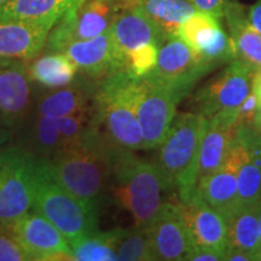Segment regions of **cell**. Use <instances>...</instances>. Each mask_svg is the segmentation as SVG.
Masks as SVG:
<instances>
[{
	"instance_id": "cell-22",
	"label": "cell",
	"mask_w": 261,
	"mask_h": 261,
	"mask_svg": "<svg viewBox=\"0 0 261 261\" xmlns=\"http://www.w3.org/2000/svg\"><path fill=\"white\" fill-rule=\"evenodd\" d=\"M234 120L236 114H217L205 117L204 132L198 152V180L223 165L236 132Z\"/></svg>"
},
{
	"instance_id": "cell-7",
	"label": "cell",
	"mask_w": 261,
	"mask_h": 261,
	"mask_svg": "<svg viewBox=\"0 0 261 261\" xmlns=\"http://www.w3.org/2000/svg\"><path fill=\"white\" fill-rule=\"evenodd\" d=\"M35 159L19 145L0 148V223H12L33 208Z\"/></svg>"
},
{
	"instance_id": "cell-28",
	"label": "cell",
	"mask_w": 261,
	"mask_h": 261,
	"mask_svg": "<svg viewBox=\"0 0 261 261\" xmlns=\"http://www.w3.org/2000/svg\"><path fill=\"white\" fill-rule=\"evenodd\" d=\"M34 83L45 89H56L71 83L79 74L76 64L62 52H46L28 64Z\"/></svg>"
},
{
	"instance_id": "cell-17",
	"label": "cell",
	"mask_w": 261,
	"mask_h": 261,
	"mask_svg": "<svg viewBox=\"0 0 261 261\" xmlns=\"http://www.w3.org/2000/svg\"><path fill=\"white\" fill-rule=\"evenodd\" d=\"M98 80L79 73L65 86L35 92L31 114L62 117L92 106Z\"/></svg>"
},
{
	"instance_id": "cell-12",
	"label": "cell",
	"mask_w": 261,
	"mask_h": 261,
	"mask_svg": "<svg viewBox=\"0 0 261 261\" xmlns=\"http://www.w3.org/2000/svg\"><path fill=\"white\" fill-rule=\"evenodd\" d=\"M211 73L185 41L179 37L166 39L154 69L145 76L188 96L204 75Z\"/></svg>"
},
{
	"instance_id": "cell-32",
	"label": "cell",
	"mask_w": 261,
	"mask_h": 261,
	"mask_svg": "<svg viewBox=\"0 0 261 261\" xmlns=\"http://www.w3.org/2000/svg\"><path fill=\"white\" fill-rule=\"evenodd\" d=\"M0 261H32L8 224L0 223Z\"/></svg>"
},
{
	"instance_id": "cell-35",
	"label": "cell",
	"mask_w": 261,
	"mask_h": 261,
	"mask_svg": "<svg viewBox=\"0 0 261 261\" xmlns=\"http://www.w3.org/2000/svg\"><path fill=\"white\" fill-rule=\"evenodd\" d=\"M223 254L200 247H191L184 261H223Z\"/></svg>"
},
{
	"instance_id": "cell-19",
	"label": "cell",
	"mask_w": 261,
	"mask_h": 261,
	"mask_svg": "<svg viewBox=\"0 0 261 261\" xmlns=\"http://www.w3.org/2000/svg\"><path fill=\"white\" fill-rule=\"evenodd\" d=\"M234 140L241 162L238 167V208L257 203L261 197V136L252 126L236 127Z\"/></svg>"
},
{
	"instance_id": "cell-20",
	"label": "cell",
	"mask_w": 261,
	"mask_h": 261,
	"mask_svg": "<svg viewBox=\"0 0 261 261\" xmlns=\"http://www.w3.org/2000/svg\"><path fill=\"white\" fill-rule=\"evenodd\" d=\"M55 24L35 22H0V58L31 61L45 48Z\"/></svg>"
},
{
	"instance_id": "cell-26",
	"label": "cell",
	"mask_w": 261,
	"mask_h": 261,
	"mask_svg": "<svg viewBox=\"0 0 261 261\" xmlns=\"http://www.w3.org/2000/svg\"><path fill=\"white\" fill-rule=\"evenodd\" d=\"M227 224V247L242 250L260 260V220L259 202L238 208Z\"/></svg>"
},
{
	"instance_id": "cell-18",
	"label": "cell",
	"mask_w": 261,
	"mask_h": 261,
	"mask_svg": "<svg viewBox=\"0 0 261 261\" xmlns=\"http://www.w3.org/2000/svg\"><path fill=\"white\" fill-rule=\"evenodd\" d=\"M178 204L190 232L192 247L214 250L224 256L227 247V224L223 214L197 197L188 203L178 202Z\"/></svg>"
},
{
	"instance_id": "cell-21",
	"label": "cell",
	"mask_w": 261,
	"mask_h": 261,
	"mask_svg": "<svg viewBox=\"0 0 261 261\" xmlns=\"http://www.w3.org/2000/svg\"><path fill=\"white\" fill-rule=\"evenodd\" d=\"M76 64L79 73L99 80L117 70L110 31L86 40H74L60 51Z\"/></svg>"
},
{
	"instance_id": "cell-40",
	"label": "cell",
	"mask_w": 261,
	"mask_h": 261,
	"mask_svg": "<svg viewBox=\"0 0 261 261\" xmlns=\"http://www.w3.org/2000/svg\"><path fill=\"white\" fill-rule=\"evenodd\" d=\"M252 127L261 136V112H260V110H257V113H256V115H255V119H254V122H253V126Z\"/></svg>"
},
{
	"instance_id": "cell-33",
	"label": "cell",
	"mask_w": 261,
	"mask_h": 261,
	"mask_svg": "<svg viewBox=\"0 0 261 261\" xmlns=\"http://www.w3.org/2000/svg\"><path fill=\"white\" fill-rule=\"evenodd\" d=\"M257 108H259V100L255 96V93L250 92L248 94L243 103L238 107L236 112V120H234V126H253L254 119L257 113Z\"/></svg>"
},
{
	"instance_id": "cell-6",
	"label": "cell",
	"mask_w": 261,
	"mask_h": 261,
	"mask_svg": "<svg viewBox=\"0 0 261 261\" xmlns=\"http://www.w3.org/2000/svg\"><path fill=\"white\" fill-rule=\"evenodd\" d=\"M136 114L143 135V150L156 149L165 140L185 94L148 76L133 83Z\"/></svg>"
},
{
	"instance_id": "cell-37",
	"label": "cell",
	"mask_w": 261,
	"mask_h": 261,
	"mask_svg": "<svg viewBox=\"0 0 261 261\" xmlns=\"http://www.w3.org/2000/svg\"><path fill=\"white\" fill-rule=\"evenodd\" d=\"M224 261H254V257L242 250L226 248L224 252Z\"/></svg>"
},
{
	"instance_id": "cell-10",
	"label": "cell",
	"mask_w": 261,
	"mask_h": 261,
	"mask_svg": "<svg viewBox=\"0 0 261 261\" xmlns=\"http://www.w3.org/2000/svg\"><path fill=\"white\" fill-rule=\"evenodd\" d=\"M192 48L201 63L211 71L237 60L236 50L220 18L197 11L179 28L178 35Z\"/></svg>"
},
{
	"instance_id": "cell-8",
	"label": "cell",
	"mask_w": 261,
	"mask_h": 261,
	"mask_svg": "<svg viewBox=\"0 0 261 261\" xmlns=\"http://www.w3.org/2000/svg\"><path fill=\"white\" fill-rule=\"evenodd\" d=\"M120 11L117 0H81L51 28L45 50L60 52L68 42L103 34L109 31Z\"/></svg>"
},
{
	"instance_id": "cell-23",
	"label": "cell",
	"mask_w": 261,
	"mask_h": 261,
	"mask_svg": "<svg viewBox=\"0 0 261 261\" xmlns=\"http://www.w3.org/2000/svg\"><path fill=\"white\" fill-rule=\"evenodd\" d=\"M227 33L232 39L237 60L254 69L261 68V34L249 23L247 12L237 2L227 0L224 11Z\"/></svg>"
},
{
	"instance_id": "cell-41",
	"label": "cell",
	"mask_w": 261,
	"mask_h": 261,
	"mask_svg": "<svg viewBox=\"0 0 261 261\" xmlns=\"http://www.w3.org/2000/svg\"><path fill=\"white\" fill-rule=\"evenodd\" d=\"M259 220H260V260H261V197L259 200Z\"/></svg>"
},
{
	"instance_id": "cell-3",
	"label": "cell",
	"mask_w": 261,
	"mask_h": 261,
	"mask_svg": "<svg viewBox=\"0 0 261 261\" xmlns=\"http://www.w3.org/2000/svg\"><path fill=\"white\" fill-rule=\"evenodd\" d=\"M135 77L126 69L98 80L93 97V123L114 146L143 150V135L133 97Z\"/></svg>"
},
{
	"instance_id": "cell-13",
	"label": "cell",
	"mask_w": 261,
	"mask_h": 261,
	"mask_svg": "<svg viewBox=\"0 0 261 261\" xmlns=\"http://www.w3.org/2000/svg\"><path fill=\"white\" fill-rule=\"evenodd\" d=\"M33 260H73L71 246L58 228L32 210L8 224Z\"/></svg>"
},
{
	"instance_id": "cell-36",
	"label": "cell",
	"mask_w": 261,
	"mask_h": 261,
	"mask_svg": "<svg viewBox=\"0 0 261 261\" xmlns=\"http://www.w3.org/2000/svg\"><path fill=\"white\" fill-rule=\"evenodd\" d=\"M247 18L249 23L261 34V0H256L250 6L247 12Z\"/></svg>"
},
{
	"instance_id": "cell-15",
	"label": "cell",
	"mask_w": 261,
	"mask_h": 261,
	"mask_svg": "<svg viewBox=\"0 0 261 261\" xmlns=\"http://www.w3.org/2000/svg\"><path fill=\"white\" fill-rule=\"evenodd\" d=\"M240 162V148L233 138L223 165L202 177L196 187L194 197L210 204L223 214L225 219L238 210L237 174Z\"/></svg>"
},
{
	"instance_id": "cell-30",
	"label": "cell",
	"mask_w": 261,
	"mask_h": 261,
	"mask_svg": "<svg viewBox=\"0 0 261 261\" xmlns=\"http://www.w3.org/2000/svg\"><path fill=\"white\" fill-rule=\"evenodd\" d=\"M116 260L151 261L155 260L146 227L133 226L122 228L121 237L116 248Z\"/></svg>"
},
{
	"instance_id": "cell-1",
	"label": "cell",
	"mask_w": 261,
	"mask_h": 261,
	"mask_svg": "<svg viewBox=\"0 0 261 261\" xmlns=\"http://www.w3.org/2000/svg\"><path fill=\"white\" fill-rule=\"evenodd\" d=\"M117 149L97 129L92 120L79 140L62 148L47 161L64 188L99 212L108 198Z\"/></svg>"
},
{
	"instance_id": "cell-16",
	"label": "cell",
	"mask_w": 261,
	"mask_h": 261,
	"mask_svg": "<svg viewBox=\"0 0 261 261\" xmlns=\"http://www.w3.org/2000/svg\"><path fill=\"white\" fill-rule=\"evenodd\" d=\"M117 70L125 69L130 52L145 45H161L167 38L139 6L121 10L110 27Z\"/></svg>"
},
{
	"instance_id": "cell-5",
	"label": "cell",
	"mask_w": 261,
	"mask_h": 261,
	"mask_svg": "<svg viewBox=\"0 0 261 261\" xmlns=\"http://www.w3.org/2000/svg\"><path fill=\"white\" fill-rule=\"evenodd\" d=\"M33 210L50 220L70 244L98 230L99 212L64 188L54 174L46 159H35Z\"/></svg>"
},
{
	"instance_id": "cell-39",
	"label": "cell",
	"mask_w": 261,
	"mask_h": 261,
	"mask_svg": "<svg viewBox=\"0 0 261 261\" xmlns=\"http://www.w3.org/2000/svg\"><path fill=\"white\" fill-rule=\"evenodd\" d=\"M12 137H14V133L11 130H9L8 128L0 125V148L8 145L11 142Z\"/></svg>"
},
{
	"instance_id": "cell-31",
	"label": "cell",
	"mask_w": 261,
	"mask_h": 261,
	"mask_svg": "<svg viewBox=\"0 0 261 261\" xmlns=\"http://www.w3.org/2000/svg\"><path fill=\"white\" fill-rule=\"evenodd\" d=\"M160 47V45L150 44L130 52L125 61V69L135 79L145 76L154 69Z\"/></svg>"
},
{
	"instance_id": "cell-9",
	"label": "cell",
	"mask_w": 261,
	"mask_h": 261,
	"mask_svg": "<svg viewBox=\"0 0 261 261\" xmlns=\"http://www.w3.org/2000/svg\"><path fill=\"white\" fill-rule=\"evenodd\" d=\"M254 73L255 69L242 61L230 62L221 73L195 94L192 99L195 113L204 117L236 114L238 107L252 92Z\"/></svg>"
},
{
	"instance_id": "cell-4",
	"label": "cell",
	"mask_w": 261,
	"mask_h": 261,
	"mask_svg": "<svg viewBox=\"0 0 261 261\" xmlns=\"http://www.w3.org/2000/svg\"><path fill=\"white\" fill-rule=\"evenodd\" d=\"M204 127L205 117L201 114H179L159 146L155 162L180 203H188L195 196L198 180V152Z\"/></svg>"
},
{
	"instance_id": "cell-11",
	"label": "cell",
	"mask_w": 261,
	"mask_h": 261,
	"mask_svg": "<svg viewBox=\"0 0 261 261\" xmlns=\"http://www.w3.org/2000/svg\"><path fill=\"white\" fill-rule=\"evenodd\" d=\"M35 92L27 62L0 58V125L16 133L32 112Z\"/></svg>"
},
{
	"instance_id": "cell-25",
	"label": "cell",
	"mask_w": 261,
	"mask_h": 261,
	"mask_svg": "<svg viewBox=\"0 0 261 261\" xmlns=\"http://www.w3.org/2000/svg\"><path fill=\"white\" fill-rule=\"evenodd\" d=\"M81 0H9L0 6V22L21 21L55 24Z\"/></svg>"
},
{
	"instance_id": "cell-2",
	"label": "cell",
	"mask_w": 261,
	"mask_h": 261,
	"mask_svg": "<svg viewBox=\"0 0 261 261\" xmlns=\"http://www.w3.org/2000/svg\"><path fill=\"white\" fill-rule=\"evenodd\" d=\"M169 194H174L158 163L137 158L135 151L117 149L108 197L128 212L136 226L146 227Z\"/></svg>"
},
{
	"instance_id": "cell-42",
	"label": "cell",
	"mask_w": 261,
	"mask_h": 261,
	"mask_svg": "<svg viewBox=\"0 0 261 261\" xmlns=\"http://www.w3.org/2000/svg\"><path fill=\"white\" fill-rule=\"evenodd\" d=\"M9 0H0V6H3L4 4H6V3H8Z\"/></svg>"
},
{
	"instance_id": "cell-24",
	"label": "cell",
	"mask_w": 261,
	"mask_h": 261,
	"mask_svg": "<svg viewBox=\"0 0 261 261\" xmlns=\"http://www.w3.org/2000/svg\"><path fill=\"white\" fill-rule=\"evenodd\" d=\"M17 133L18 144L37 158L50 160L62 148L58 117L29 114Z\"/></svg>"
},
{
	"instance_id": "cell-29",
	"label": "cell",
	"mask_w": 261,
	"mask_h": 261,
	"mask_svg": "<svg viewBox=\"0 0 261 261\" xmlns=\"http://www.w3.org/2000/svg\"><path fill=\"white\" fill-rule=\"evenodd\" d=\"M122 228L109 231H94L71 246L73 260L76 261H114L116 260V248L121 237Z\"/></svg>"
},
{
	"instance_id": "cell-14",
	"label": "cell",
	"mask_w": 261,
	"mask_h": 261,
	"mask_svg": "<svg viewBox=\"0 0 261 261\" xmlns=\"http://www.w3.org/2000/svg\"><path fill=\"white\" fill-rule=\"evenodd\" d=\"M155 260L182 261L192 247L178 201H167L146 226Z\"/></svg>"
},
{
	"instance_id": "cell-34",
	"label": "cell",
	"mask_w": 261,
	"mask_h": 261,
	"mask_svg": "<svg viewBox=\"0 0 261 261\" xmlns=\"http://www.w3.org/2000/svg\"><path fill=\"white\" fill-rule=\"evenodd\" d=\"M191 3L197 9V11L205 12L223 19L227 0H191Z\"/></svg>"
},
{
	"instance_id": "cell-43",
	"label": "cell",
	"mask_w": 261,
	"mask_h": 261,
	"mask_svg": "<svg viewBox=\"0 0 261 261\" xmlns=\"http://www.w3.org/2000/svg\"><path fill=\"white\" fill-rule=\"evenodd\" d=\"M257 110H260L261 112V103H259V108H257Z\"/></svg>"
},
{
	"instance_id": "cell-38",
	"label": "cell",
	"mask_w": 261,
	"mask_h": 261,
	"mask_svg": "<svg viewBox=\"0 0 261 261\" xmlns=\"http://www.w3.org/2000/svg\"><path fill=\"white\" fill-rule=\"evenodd\" d=\"M252 91L255 93V96L259 100V103H261V68L255 70L253 76V87Z\"/></svg>"
},
{
	"instance_id": "cell-27",
	"label": "cell",
	"mask_w": 261,
	"mask_h": 261,
	"mask_svg": "<svg viewBox=\"0 0 261 261\" xmlns=\"http://www.w3.org/2000/svg\"><path fill=\"white\" fill-rule=\"evenodd\" d=\"M151 19L166 38L177 37L179 28L197 9L191 0H137V5Z\"/></svg>"
}]
</instances>
